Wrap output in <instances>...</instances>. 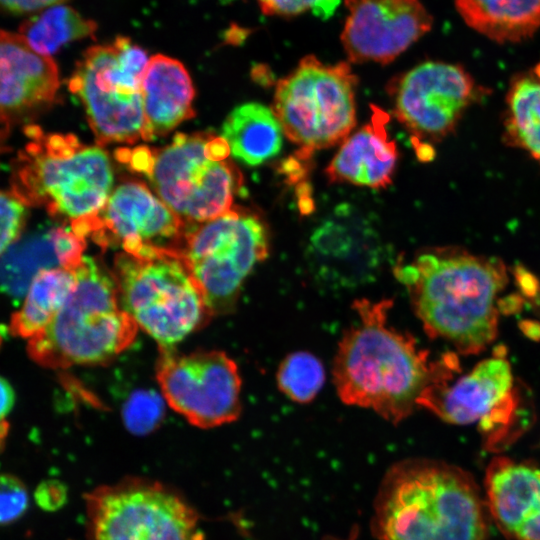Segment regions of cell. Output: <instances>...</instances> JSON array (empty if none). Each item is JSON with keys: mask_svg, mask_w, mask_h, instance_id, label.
Wrapping results in <instances>:
<instances>
[{"mask_svg": "<svg viewBox=\"0 0 540 540\" xmlns=\"http://www.w3.org/2000/svg\"><path fill=\"white\" fill-rule=\"evenodd\" d=\"M391 307L389 299L354 302L358 320L339 341L332 375L343 403L398 424L419 408L443 370L444 357L431 361L411 335L389 325Z\"/></svg>", "mask_w": 540, "mask_h": 540, "instance_id": "6da1fadb", "label": "cell"}, {"mask_svg": "<svg viewBox=\"0 0 540 540\" xmlns=\"http://www.w3.org/2000/svg\"><path fill=\"white\" fill-rule=\"evenodd\" d=\"M427 334L476 354L497 336L499 295L507 284L501 260L459 247H436L396 266Z\"/></svg>", "mask_w": 540, "mask_h": 540, "instance_id": "7a4b0ae2", "label": "cell"}, {"mask_svg": "<svg viewBox=\"0 0 540 540\" xmlns=\"http://www.w3.org/2000/svg\"><path fill=\"white\" fill-rule=\"evenodd\" d=\"M378 540H483L475 485L446 463L404 459L384 475L373 504Z\"/></svg>", "mask_w": 540, "mask_h": 540, "instance_id": "3957f363", "label": "cell"}, {"mask_svg": "<svg viewBox=\"0 0 540 540\" xmlns=\"http://www.w3.org/2000/svg\"><path fill=\"white\" fill-rule=\"evenodd\" d=\"M25 132L30 140L14 161L11 191L68 225L97 214L113 186L107 153L73 134L44 133L34 125Z\"/></svg>", "mask_w": 540, "mask_h": 540, "instance_id": "277c9868", "label": "cell"}, {"mask_svg": "<svg viewBox=\"0 0 540 540\" xmlns=\"http://www.w3.org/2000/svg\"><path fill=\"white\" fill-rule=\"evenodd\" d=\"M229 154L223 137L196 132L177 133L161 149H120L117 158L145 174L159 198L185 224L195 225L232 208L242 176Z\"/></svg>", "mask_w": 540, "mask_h": 540, "instance_id": "5b68a950", "label": "cell"}, {"mask_svg": "<svg viewBox=\"0 0 540 540\" xmlns=\"http://www.w3.org/2000/svg\"><path fill=\"white\" fill-rule=\"evenodd\" d=\"M56 316L29 339L28 354L48 368L105 362L128 348L138 327L122 308L112 273L85 256Z\"/></svg>", "mask_w": 540, "mask_h": 540, "instance_id": "8992f818", "label": "cell"}, {"mask_svg": "<svg viewBox=\"0 0 540 540\" xmlns=\"http://www.w3.org/2000/svg\"><path fill=\"white\" fill-rule=\"evenodd\" d=\"M112 275L122 308L163 350L181 342L210 315L176 251L118 253Z\"/></svg>", "mask_w": 540, "mask_h": 540, "instance_id": "52a82bcc", "label": "cell"}, {"mask_svg": "<svg viewBox=\"0 0 540 540\" xmlns=\"http://www.w3.org/2000/svg\"><path fill=\"white\" fill-rule=\"evenodd\" d=\"M356 86L349 62L325 64L313 55L302 58L278 81L271 109L302 158L342 143L351 134Z\"/></svg>", "mask_w": 540, "mask_h": 540, "instance_id": "ba28073f", "label": "cell"}, {"mask_svg": "<svg viewBox=\"0 0 540 540\" xmlns=\"http://www.w3.org/2000/svg\"><path fill=\"white\" fill-rule=\"evenodd\" d=\"M149 59L130 38L118 36L88 48L76 63L68 86L82 102L99 146L142 139V80Z\"/></svg>", "mask_w": 540, "mask_h": 540, "instance_id": "9c48e42d", "label": "cell"}, {"mask_svg": "<svg viewBox=\"0 0 540 540\" xmlns=\"http://www.w3.org/2000/svg\"><path fill=\"white\" fill-rule=\"evenodd\" d=\"M268 252L265 224L255 213L240 207L188 225L177 250L199 286L210 315L226 313L235 306L245 280Z\"/></svg>", "mask_w": 540, "mask_h": 540, "instance_id": "30bf717a", "label": "cell"}, {"mask_svg": "<svg viewBox=\"0 0 540 540\" xmlns=\"http://www.w3.org/2000/svg\"><path fill=\"white\" fill-rule=\"evenodd\" d=\"M90 540H204L196 511L172 488L128 477L86 498Z\"/></svg>", "mask_w": 540, "mask_h": 540, "instance_id": "8fae6325", "label": "cell"}, {"mask_svg": "<svg viewBox=\"0 0 540 540\" xmlns=\"http://www.w3.org/2000/svg\"><path fill=\"white\" fill-rule=\"evenodd\" d=\"M156 377L166 404L198 428L233 422L241 413L238 366L223 351L163 350Z\"/></svg>", "mask_w": 540, "mask_h": 540, "instance_id": "7c38bea8", "label": "cell"}, {"mask_svg": "<svg viewBox=\"0 0 540 540\" xmlns=\"http://www.w3.org/2000/svg\"><path fill=\"white\" fill-rule=\"evenodd\" d=\"M393 111L412 135L418 156L428 160L431 142L450 134L478 90L462 67L439 61L421 63L389 84Z\"/></svg>", "mask_w": 540, "mask_h": 540, "instance_id": "4fadbf2b", "label": "cell"}, {"mask_svg": "<svg viewBox=\"0 0 540 540\" xmlns=\"http://www.w3.org/2000/svg\"><path fill=\"white\" fill-rule=\"evenodd\" d=\"M100 246L139 254L149 249L177 251L188 225L142 182L124 181L95 215L68 225Z\"/></svg>", "mask_w": 540, "mask_h": 540, "instance_id": "5bb4252c", "label": "cell"}, {"mask_svg": "<svg viewBox=\"0 0 540 540\" xmlns=\"http://www.w3.org/2000/svg\"><path fill=\"white\" fill-rule=\"evenodd\" d=\"M452 374L440 377L427 388L419 408L452 424L479 421L484 432H494L508 422L514 404L513 376L504 357L485 359L449 384Z\"/></svg>", "mask_w": 540, "mask_h": 540, "instance_id": "9a60e30c", "label": "cell"}, {"mask_svg": "<svg viewBox=\"0 0 540 540\" xmlns=\"http://www.w3.org/2000/svg\"><path fill=\"white\" fill-rule=\"evenodd\" d=\"M345 6L341 42L352 63L388 64L432 27L420 0H345Z\"/></svg>", "mask_w": 540, "mask_h": 540, "instance_id": "2e32d148", "label": "cell"}, {"mask_svg": "<svg viewBox=\"0 0 540 540\" xmlns=\"http://www.w3.org/2000/svg\"><path fill=\"white\" fill-rule=\"evenodd\" d=\"M307 254L315 279L332 289L357 288L373 281L383 262L374 231L340 219L328 220L315 230Z\"/></svg>", "mask_w": 540, "mask_h": 540, "instance_id": "e0dca14e", "label": "cell"}, {"mask_svg": "<svg viewBox=\"0 0 540 540\" xmlns=\"http://www.w3.org/2000/svg\"><path fill=\"white\" fill-rule=\"evenodd\" d=\"M60 86L51 56L20 35L0 30V126L8 130L49 107Z\"/></svg>", "mask_w": 540, "mask_h": 540, "instance_id": "ac0fdd59", "label": "cell"}, {"mask_svg": "<svg viewBox=\"0 0 540 540\" xmlns=\"http://www.w3.org/2000/svg\"><path fill=\"white\" fill-rule=\"evenodd\" d=\"M486 489L503 532L516 540H540V468L495 459L486 473Z\"/></svg>", "mask_w": 540, "mask_h": 540, "instance_id": "d6986e66", "label": "cell"}, {"mask_svg": "<svg viewBox=\"0 0 540 540\" xmlns=\"http://www.w3.org/2000/svg\"><path fill=\"white\" fill-rule=\"evenodd\" d=\"M388 115L373 107L371 121L350 134L326 168L332 183H349L373 189L386 188L396 169L398 152L385 128Z\"/></svg>", "mask_w": 540, "mask_h": 540, "instance_id": "ffe728a7", "label": "cell"}, {"mask_svg": "<svg viewBox=\"0 0 540 540\" xmlns=\"http://www.w3.org/2000/svg\"><path fill=\"white\" fill-rule=\"evenodd\" d=\"M145 125L142 139L164 136L181 122L192 118L195 90L184 65L157 54L149 59L142 80Z\"/></svg>", "mask_w": 540, "mask_h": 540, "instance_id": "44dd1931", "label": "cell"}, {"mask_svg": "<svg viewBox=\"0 0 540 540\" xmlns=\"http://www.w3.org/2000/svg\"><path fill=\"white\" fill-rule=\"evenodd\" d=\"M283 134L271 108L249 102L235 107L228 114L221 137L227 142L234 158L255 166L280 152Z\"/></svg>", "mask_w": 540, "mask_h": 540, "instance_id": "7402d4cb", "label": "cell"}, {"mask_svg": "<svg viewBox=\"0 0 540 540\" xmlns=\"http://www.w3.org/2000/svg\"><path fill=\"white\" fill-rule=\"evenodd\" d=\"M468 26L500 43L519 42L540 29V0H455Z\"/></svg>", "mask_w": 540, "mask_h": 540, "instance_id": "603a6c76", "label": "cell"}, {"mask_svg": "<svg viewBox=\"0 0 540 540\" xmlns=\"http://www.w3.org/2000/svg\"><path fill=\"white\" fill-rule=\"evenodd\" d=\"M76 285L75 271L41 268L30 281L21 308L10 321V332L24 339L41 333L62 308Z\"/></svg>", "mask_w": 540, "mask_h": 540, "instance_id": "cb8c5ba5", "label": "cell"}, {"mask_svg": "<svg viewBox=\"0 0 540 540\" xmlns=\"http://www.w3.org/2000/svg\"><path fill=\"white\" fill-rule=\"evenodd\" d=\"M505 140L540 164V63L517 75L506 98Z\"/></svg>", "mask_w": 540, "mask_h": 540, "instance_id": "d4e9b609", "label": "cell"}, {"mask_svg": "<svg viewBox=\"0 0 540 540\" xmlns=\"http://www.w3.org/2000/svg\"><path fill=\"white\" fill-rule=\"evenodd\" d=\"M96 30L93 20L69 6L57 4L26 19L19 34L35 51L51 56L68 43L94 36Z\"/></svg>", "mask_w": 540, "mask_h": 540, "instance_id": "484cf974", "label": "cell"}, {"mask_svg": "<svg viewBox=\"0 0 540 540\" xmlns=\"http://www.w3.org/2000/svg\"><path fill=\"white\" fill-rule=\"evenodd\" d=\"M325 376L318 357L308 351H295L279 364L276 382L278 389L291 401L307 404L321 391Z\"/></svg>", "mask_w": 540, "mask_h": 540, "instance_id": "4316f807", "label": "cell"}, {"mask_svg": "<svg viewBox=\"0 0 540 540\" xmlns=\"http://www.w3.org/2000/svg\"><path fill=\"white\" fill-rule=\"evenodd\" d=\"M165 400L150 392H139L131 397L124 409L127 428L145 434L156 427L163 414Z\"/></svg>", "mask_w": 540, "mask_h": 540, "instance_id": "83f0119b", "label": "cell"}, {"mask_svg": "<svg viewBox=\"0 0 540 540\" xmlns=\"http://www.w3.org/2000/svg\"><path fill=\"white\" fill-rule=\"evenodd\" d=\"M27 219L25 205L11 190L0 189V257L19 238Z\"/></svg>", "mask_w": 540, "mask_h": 540, "instance_id": "f1b7e54d", "label": "cell"}, {"mask_svg": "<svg viewBox=\"0 0 540 540\" xmlns=\"http://www.w3.org/2000/svg\"><path fill=\"white\" fill-rule=\"evenodd\" d=\"M29 506V493L24 482L12 474H0V526L19 520Z\"/></svg>", "mask_w": 540, "mask_h": 540, "instance_id": "f546056e", "label": "cell"}, {"mask_svg": "<svg viewBox=\"0 0 540 540\" xmlns=\"http://www.w3.org/2000/svg\"><path fill=\"white\" fill-rule=\"evenodd\" d=\"M47 239L60 267L74 271L84 259L85 239L69 226H59L49 231Z\"/></svg>", "mask_w": 540, "mask_h": 540, "instance_id": "4dcf8cb0", "label": "cell"}, {"mask_svg": "<svg viewBox=\"0 0 540 540\" xmlns=\"http://www.w3.org/2000/svg\"><path fill=\"white\" fill-rule=\"evenodd\" d=\"M266 15L295 16L309 10L322 18L330 16L339 0H257Z\"/></svg>", "mask_w": 540, "mask_h": 540, "instance_id": "1f68e13d", "label": "cell"}, {"mask_svg": "<svg viewBox=\"0 0 540 540\" xmlns=\"http://www.w3.org/2000/svg\"><path fill=\"white\" fill-rule=\"evenodd\" d=\"M66 488L55 480H46L35 490V501L38 506L47 511L60 508L66 500Z\"/></svg>", "mask_w": 540, "mask_h": 540, "instance_id": "d6a6232c", "label": "cell"}, {"mask_svg": "<svg viewBox=\"0 0 540 540\" xmlns=\"http://www.w3.org/2000/svg\"><path fill=\"white\" fill-rule=\"evenodd\" d=\"M66 0H0V12L22 15L39 12Z\"/></svg>", "mask_w": 540, "mask_h": 540, "instance_id": "836d02e7", "label": "cell"}, {"mask_svg": "<svg viewBox=\"0 0 540 540\" xmlns=\"http://www.w3.org/2000/svg\"><path fill=\"white\" fill-rule=\"evenodd\" d=\"M15 403V393L11 384L0 376V421L12 410Z\"/></svg>", "mask_w": 540, "mask_h": 540, "instance_id": "e575fe53", "label": "cell"}, {"mask_svg": "<svg viewBox=\"0 0 540 540\" xmlns=\"http://www.w3.org/2000/svg\"><path fill=\"white\" fill-rule=\"evenodd\" d=\"M222 3H230V2H233L235 0H220Z\"/></svg>", "mask_w": 540, "mask_h": 540, "instance_id": "d590c367", "label": "cell"}]
</instances>
